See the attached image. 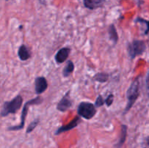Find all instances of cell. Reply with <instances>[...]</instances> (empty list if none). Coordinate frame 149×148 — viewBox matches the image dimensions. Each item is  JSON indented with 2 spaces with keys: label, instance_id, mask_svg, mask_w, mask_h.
Returning <instances> with one entry per match:
<instances>
[{
  "label": "cell",
  "instance_id": "cell-1",
  "mask_svg": "<svg viewBox=\"0 0 149 148\" xmlns=\"http://www.w3.org/2000/svg\"><path fill=\"white\" fill-rule=\"evenodd\" d=\"M140 95V82L138 78H136L133 82L131 84L130 86L127 91V104L125 107V113L129 111L131 107L134 105L136 100H138Z\"/></svg>",
  "mask_w": 149,
  "mask_h": 148
},
{
  "label": "cell",
  "instance_id": "cell-2",
  "mask_svg": "<svg viewBox=\"0 0 149 148\" xmlns=\"http://www.w3.org/2000/svg\"><path fill=\"white\" fill-rule=\"evenodd\" d=\"M22 103H23V98L20 95H17L11 101L5 102L0 115L2 117H5L9 114H15L20 108Z\"/></svg>",
  "mask_w": 149,
  "mask_h": 148
},
{
  "label": "cell",
  "instance_id": "cell-3",
  "mask_svg": "<svg viewBox=\"0 0 149 148\" xmlns=\"http://www.w3.org/2000/svg\"><path fill=\"white\" fill-rule=\"evenodd\" d=\"M43 100L42 99V97H37L36 98L33 99V100H31L29 101L26 102V104L23 106V110H22L21 113V119H20V123L17 126H10L7 129V130L9 131H18L20 129H23L25 126V121H26V118L27 115L28 110H29V107L31 105H33V104H39L42 102Z\"/></svg>",
  "mask_w": 149,
  "mask_h": 148
},
{
  "label": "cell",
  "instance_id": "cell-4",
  "mask_svg": "<svg viewBox=\"0 0 149 148\" xmlns=\"http://www.w3.org/2000/svg\"><path fill=\"white\" fill-rule=\"evenodd\" d=\"M146 49V45L143 41L134 40L127 46L128 55L131 59H134L137 56L141 55Z\"/></svg>",
  "mask_w": 149,
  "mask_h": 148
},
{
  "label": "cell",
  "instance_id": "cell-5",
  "mask_svg": "<svg viewBox=\"0 0 149 148\" xmlns=\"http://www.w3.org/2000/svg\"><path fill=\"white\" fill-rule=\"evenodd\" d=\"M79 115L87 120H90L96 113L95 106L88 102H82L78 106Z\"/></svg>",
  "mask_w": 149,
  "mask_h": 148
},
{
  "label": "cell",
  "instance_id": "cell-6",
  "mask_svg": "<svg viewBox=\"0 0 149 148\" xmlns=\"http://www.w3.org/2000/svg\"><path fill=\"white\" fill-rule=\"evenodd\" d=\"M70 92L69 91L65 94V95L63 97V98L61 99V101L58 103L57 104V109H58L59 111L61 112H65L66 110H68L70 107L72 105V102H71V99L69 97Z\"/></svg>",
  "mask_w": 149,
  "mask_h": 148
},
{
  "label": "cell",
  "instance_id": "cell-7",
  "mask_svg": "<svg viewBox=\"0 0 149 148\" xmlns=\"http://www.w3.org/2000/svg\"><path fill=\"white\" fill-rule=\"evenodd\" d=\"M79 123H80L79 117H75L71 122H70L69 123L65 125V126H62L60 128H58V129H57L56 131H55V135H59L61 134V133L68 131L74 129V128L77 127V126H78Z\"/></svg>",
  "mask_w": 149,
  "mask_h": 148
},
{
  "label": "cell",
  "instance_id": "cell-8",
  "mask_svg": "<svg viewBox=\"0 0 149 148\" xmlns=\"http://www.w3.org/2000/svg\"><path fill=\"white\" fill-rule=\"evenodd\" d=\"M47 81L45 77H38L35 80V91L37 94H42L47 89Z\"/></svg>",
  "mask_w": 149,
  "mask_h": 148
},
{
  "label": "cell",
  "instance_id": "cell-9",
  "mask_svg": "<svg viewBox=\"0 0 149 148\" xmlns=\"http://www.w3.org/2000/svg\"><path fill=\"white\" fill-rule=\"evenodd\" d=\"M70 54V49L68 47H63L60 49L55 55V59L57 63L61 64L65 62Z\"/></svg>",
  "mask_w": 149,
  "mask_h": 148
},
{
  "label": "cell",
  "instance_id": "cell-10",
  "mask_svg": "<svg viewBox=\"0 0 149 148\" xmlns=\"http://www.w3.org/2000/svg\"><path fill=\"white\" fill-rule=\"evenodd\" d=\"M106 0H83V3L86 8L89 10H95L102 7Z\"/></svg>",
  "mask_w": 149,
  "mask_h": 148
},
{
  "label": "cell",
  "instance_id": "cell-11",
  "mask_svg": "<svg viewBox=\"0 0 149 148\" xmlns=\"http://www.w3.org/2000/svg\"><path fill=\"white\" fill-rule=\"evenodd\" d=\"M127 136V127L125 125H122L119 139L117 143L115 145L114 148H122L123 145L125 144V141H126Z\"/></svg>",
  "mask_w": 149,
  "mask_h": 148
},
{
  "label": "cell",
  "instance_id": "cell-12",
  "mask_svg": "<svg viewBox=\"0 0 149 148\" xmlns=\"http://www.w3.org/2000/svg\"><path fill=\"white\" fill-rule=\"evenodd\" d=\"M17 55L20 60L26 61L31 57V52L29 49L26 47V45L23 44L20 46L17 52Z\"/></svg>",
  "mask_w": 149,
  "mask_h": 148
},
{
  "label": "cell",
  "instance_id": "cell-13",
  "mask_svg": "<svg viewBox=\"0 0 149 148\" xmlns=\"http://www.w3.org/2000/svg\"><path fill=\"white\" fill-rule=\"evenodd\" d=\"M109 33L110 39L113 41V43L114 44H116L118 41V39H119V36H118V33L117 31H116V28H115V26L113 25H111L109 26Z\"/></svg>",
  "mask_w": 149,
  "mask_h": 148
},
{
  "label": "cell",
  "instance_id": "cell-14",
  "mask_svg": "<svg viewBox=\"0 0 149 148\" xmlns=\"http://www.w3.org/2000/svg\"><path fill=\"white\" fill-rule=\"evenodd\" d=\"M74 63H73V62L71 60L68 61L66 63V65H65L63 71V75L64 77H65V78L69 76V75H71V73L74 71Z\"/></svg>",
  "mask_w": 149,
  "mask_h": 148
},
{
  "label": "cell",
  "instance_id": "cell-15",
  "mask_svg": "<svg viewBox=\"0 0 149 148\" xmlns=\"http://www.w3.org/2000/svg\"><path fill=\"white\" fill-rule=\"evenodd\" d=\"M109 75L107 73H97L94 76V79L98 82L103 83L109 80Z\"/></svg>",
  "mask_w": 149,
  "mask_h": 148
},
{
  "label": "cell",
  "instance_id": "cell-16",
  "mask_svg": "<svg viewBox=\"0 0 149 148\" xmlns=\"http://www.w3.org/2000/svg\"><path fill=\"white\" fill-rule=\"evenodd\" d=\"M135 22L137 23H143V24H146V29L145 30V34H149V20H145V19L141 18V17H138L135 20Z\"/></svg>",
  "mask_w": 149,
  "mask_h": 148
},
{
  "label": "cell",
  "instance_id": "cell-17",
  "mask_svg": "<svg viewBox=\"0 0 149 148\" xmlns=\"http://www.w3.org/2000/svg\"><path fill=\"white\" fill-rule=\"evenodd\" d=\"M39 121L38 119H36V120H33V122H31V123L29 125V126H28L27 130H26V133H31V132L32 131H33V129L36 127V126H37L38 123H39Z\"/></svg>",
  "mask_w": 149,
  "mask_h": 148
},
{
  "label": "cell",
  "instance_id": "cell-18",
  "mask_svg": "<svg viewBox=\"0 0 149 148\" xmlns=\"http://www.w3.org/2000/svg\"><path fill=\"white\" fill-rule=\"evenodd\" d=\"M105 103H106L105 102V100L103 98V97H102L101 95H99L98 97H97V100H96L95 106L96 107H101V106H103Z\"/></svg>",
  "mask_w": 149,
  "mask_h": 148
},
{
  "label": "cell",
  "instance_id": "cell-19",
  "mask_svg": "<svg viewBox=\"0 0 149 148\" xmlns=\"http://www.w3.org/2000/svg\"><path fill=\"white\" fill-rule=\"evenodd\" d=\"M113 94H110V95H109V97L105 100V102H106V104H107V106H109V107L111 105L112 103H113Z\"/></svg>",
  "mask_w": 149,
  "mask_h": 148
},
{
  "label": "cell",
  "instance_id": "cell-20",
  "mask_svg": "<svg viewBox=\"0 0 149 148\" xmlns=\"http://www.w3.org/2000/svg\"><path fill=\"white\" fill-rule=\"evenodd\" d=\"M146 86L147 95L149 97V71L146 75Z\"/></svg>",
  "mask_w": 149,
  "mask_h": 148
},
{
  "label": "cell",
  "instance_id": "cell-21",
  "mask_svg": "<svg viewBox=\"0 0 149 148\" xmlns=\"http://www.w3.org/2000/svg\"><path fill=\"white\" fill-rule=\"evenodd\" d=\"M143 148H149V136L144 139L143 142Z\"/></svg>",
  "mask_w": 149,
  "mask_h": 148
},
{
  "label": "cell",
  "instance_id": "cell-22",
  "mask_svg": "<svg viewBox=\"0 0 149 148\" xmlns=\"http://www.w3.org/2000/svg\"><path fill=\"white\" fill-rule=\"evenodd\" d=\"M39 2H41L42 4H45V3H46V0H39Z\"/></svg>",
  "mask_w": 149,
  "mask_h": 148
}]
</instances>
